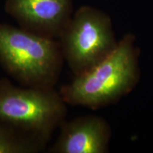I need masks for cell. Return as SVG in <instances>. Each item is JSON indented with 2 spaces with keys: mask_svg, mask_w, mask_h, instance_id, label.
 I'll return each instance as SVG.
<instances>
[{
  "mask_svg": "<svg viewBox=\"0 0 153 153\" xmlns=\"http://www.w3.org/2000/svg\"><path fill=\"white\" fill-rule=\"evenodd\" d=\"M139 50L135 36L128 33L104 60L74 76L61 87L67 104L99 109L114 104L133 90L140 79Z\"/></svg>",
  "mask_w": 153,
  "mask_h": 153,
  "instance_id": "1",
  "label": "cell"
},
{
  "mask_svg": "<svg viewBox=\"0 0 153 153\" xmlns=\"http://www.w3.org/2000/svg\"><path fill=\"white\" fill-rule=\"evenodd\" d=\"M64 61L58 40L0 24V65L24 87H54Z\"/></svg>",
  "mask_w": 153,
  "mask_h": 153,
  "instance_id": "2",
  "label": "cell"
},
{
  "mask_svg": "<svg viewBox=\"0 0 153 153\" xmlns=\"http://www.w3.org/2000/svg\"><path fill=\"white\" fill-rule=\"evenodd\" d=\"M67 105L55 87H17L0 79V120L48 143L65 120Z\"/></svg>",
  "mask_w": 153,
  "mask_h": 153,
  "instance_id": "3",
  "label": "cell"
},
{
  "mask_svg": "<svg viewBox=\"0 0 153 153\" xmlns=\"http://www.w3.org/2000/svg\"><path fill=\"white\" fill-rule=\"evenodd\" d=\"M58 41L64 60L74 76L104 60L118 43L109 16L89 7L76 11Z\"/></svg>",
  "mask_w": 153,
  "mask_h": 153,
  "instance_id": "4",
  "label": "cell"
},
{
  "mask_svg": "<svg viewBox=\"0 0 153 153\" xmlns=\"http://www.w3.org/2000/svg\"><path fill=\"white\" fill-rule=\"evenodd\" d=\"M7 9L23 29L58 40L71 17V0H9Z\"/></svg>",
  "mask_w": 153,
  "mask_h": 153,
  "instance_id": "5",
  "label": "cell"
},
{
  "mask_svg": "<svg viewBox=\"0 0 153 153\" xmlns=\"http://www.w3.org/2000/svg\"><path fill=\"white\" fill-rule=\"evenodd\" d=\"M51 153H106L111 129L104 118L94 115L65 120Z\"/></svg>",
  "mask_w": 153,
  "mask_h": 153,
  "instance_id": "6",
  "label": "cell"
},
{
  "mask_svg": "<svg viewBox=\"0 0 153 153\" xmlns=\"http://www.w3.org/2000/svg\"><path fill=\"white\" fill-rule=\"evenodd\" d=\"M44 140L0 120V153H37L45 150Z\"/></svg>",
  "mask_w": 153,
  "mask_h": 153,
  "instance_id": "7",
  "label": "cell"
}]
</instances>
